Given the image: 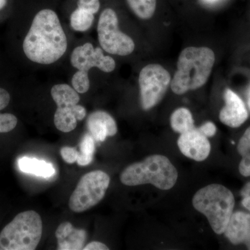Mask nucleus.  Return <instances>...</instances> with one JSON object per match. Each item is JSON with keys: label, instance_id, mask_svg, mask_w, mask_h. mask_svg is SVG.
<instances>
[{"label": "nucleus", "instance_id": "obj_1", "mask_svg": "<svg viewBox=\"0 0 250 250\" xmlns=\"http://www.w3.org/2000/svg\"><path fill=\"white\" fill-rule=\"evenodd\" d=\"M67 47L66 36L57 14L51 9L41 10L23 42L26 57L31 62L49 65L62 58Z\"/></svg>", "mask_w": 250, "mask_h": 250}, {"label": "nucleus", "instance_id": "obj_2", "mask_svg": "<svg viewBox=\"0 0 250 250\" xmlns=\"http://www.w3.org/2000/svg\"><path fill=\"white\" fill-rule=\"evenodd\" d=\"M215 57L207 47H188L179 55L177 69L171 80V89L177 95L203 86L209 78Z\"/></svg>", "mask_w": 250, "mask_h": 250}, {"label": "nucleus", "instance_id": "obj_3", "mask_svg": "<svg viewBox=\"0 0 250 250\" xmlns=\"http://www.w3.org/2000/svg\"><path fill=\"white\" fill-rule=\"evenodd\" d=\"M178 172L168 158L160 154L146 157L140 162L128 166L120 175L121 182L128 187L150 184L160 190L173 188Z\"/></svg>", "mask_w": 250, "mask_h": 250}, {"label": "nucleus", "instance_id": "obj_4", "mask_svg": "<svg viewBox=\"0 0 250 250\" xmlns=\"http://www.w3.org/2000/svg\"><path fill=\"white\" fill-rule=\"evenodd\" d=\"M192 205L195 210L207 217L213 231L221 235L233 214L235 199L228 188L220 184H210L195 194Z\"/></svg>", "mask_w": 250, "mask_h": 250}, {"label": "nucleus", "instance_id": "obj_5", "mask_svg": "<svg viewBox=\"0 0 250 250\" xmlns=\"http://www.w3.org/2000/svg\"><path fill=\"white\" fill-rule=\"evenodd\" d=\"M42 233V219L37 212L18 213L0 233V250H36Z\"/></svg>", "mask_w": 250, "mask_h": 250}, {"label": "nucleus", "instance_id": "obj_6", "mask_svg": "<svg viewBox=\"0 0 250 250\" xmlns=\"http://www.w3.org/2000/svg\"><path fill=\"white\" fill-rule=\"evenodd\" d=\"M110 177L102 170L91 171L82 176L69 200L75 213H82L101 202L110 184Z\"/></svg>", "mask_w": 250, "mask_h": 250}, {"label": "nucleus", "instance_id": "obj_7", "mask_svg": "<svg viewBox=\"0 0 250 250\" xmlns=\"http://www.w3.org/2000/svg\"><path fill=\"white\" fill-rule=\"evenodd\" d=\"M98 40L104 50L118 56H128L134 52L135 43L118 27L116 13L111 9L104 10L98 24Z\"/></svg>", "mask_w": 250, "mask_h": 250}, {"label": "nucleus", "instance_id": "obj_8", "mask_svg": "<svg viewBox=\"0 0 250 250\" xmlns=\"http://www.w3.org/2000/svg\"><path fill=\"white\" fill-rule=\"evenodd\" d=\"M139 86L143 109L148 111L160 103L170 84V73L159 64H149L140 72Z\"/></svg>", "mask_w": 250, "mask_h": 250}, {"label": "nucleus", "instance_id": "obj_9", "mask_svg": "<svg viewBox=\"0 0 250 250\" xmlns=\"http://www.w3.org/2000/svg\"><path fill=\"white\" fill-rule=\"evenodd\" d=\"M70 62L75 68L88 72L92 67H96L104 72H111L116 68L114 59L104 55L100 47L94 48L90 42L79 46L74 49Z\"/></svg>", "mask_w": 250, "mask_h": 250}, {"label": "nucleus", "instance_id": "obj_10", "mask_svg": "<svg viewBox=\"0 0 250 250\" xmlns=\"http://www.w3.org/2000/svg\"><path fill=\"white\" fill-rule=\"evenodd\" d=\"M177 145L184 156L196 161H203L209 156L210 144L207 136L194 128L179 136Z\"/></svg>", "mask_w": 250, "mask_h": 250}, {"label": "nucleus", "instance_id": "obj_11", "mask_svg": "<svg viewBox=\"0 0 250 250\" xmlns=\"http://www.w3.org/2000/svg\"><path fill=\"white\" fill-rule=\"evenodd\" d=\"M224 100L225 106L220 112V121L229 127H239L248 118L244 102L229 88H227L224 92Z\"/></svg>", "mask_w": 250, "mask_h": 250}, {"label": "nucleus", "instance_id": "obj_12", "mask_svg": "<svg viewBox=\"0 0 250 250\" xmlns=\"http://www.w3.org/2000/svg\"><path fill=\"white\" fill-rule=\"evenodd\" d=\"M224 233L233 245L244 243L250 250V214L243 211L233 213Z\"/></svg>", "mask_w": 250, "mask_h": 250}, {"label": "nucleus", "instance_id": "obj_13", "mask_svg": "<svg viewBox=\"0 0 250 250\" xmlns=\"http://www.w3.org/2000/svg\"><path fill=\"white\" fill-rule=\"evenodd\" d=\"M87 126L90 134L97 142H103L108 136H115L118 127L115 120L107 112H93L87 119Z\"/></svg>", "mask_w": 250, "mask_h": 250}, {"label": "nucleus", "instance_id": "obj_14", "mask_svg": "<svg viewBox=\"0 0 250 250\" xmlns=\"http://www.w3.org/2000/svg\"><path fill=\"white\" fill-rule=\"evenodd\" d=\"M55 236L58 241V250H83L87 239L85 230L74 228L69 222H64L59 225Z\"/></svg>", "mask_w": 250, "mask_h": 250}, {"label": "nucleus", "instance_id": "obj_15", "mask_svg": "<svg viewBox=\"0 0 250 250\" xmlns=\"http://www.w3.org/2000/svg\"><path fill=\"white\" fill-rule=\"evenodd\" d=\"M85 116L86 110L81 105L57 106L54 113V125L62 132H70L77 127V121H82Z\"/></svg>", "mask_w": 250, "mask_h": 250}, {"label": "nucleus", "instance_id": "obj_16", "mask_svg": "<svg viewBox=\"0 0 250 250\" xmlns=\"http://www.w3.org/2000/svg\"><path fill=\"white\" fill-rule=\"evenodd\" d=\"M20 170L25 173L32 174L39 177H52L56 173L54 166L45 161L36 158L23 157L18 161Z\"/></svg>", "mask_w": 250, "mask_h": 250}, {"label": "nucleus", "instance_id": "obj_17", "mask_svg": "<svg viewBox=\"0 0 250 250\" xmlns=\"http://www.w3.org/2000/svg\"><path fill=\"white\" fill-rule=\"evenodd\" d=\"M51 95L57 106L78 104L80 100L76 90L64 83L54 85L51 90Z\"/></svg>", "mask_w": 250, "mask_h": 250}, {"label": "nucleus", "instance_id": "obj_18", "mask_svg": "<svg viewBox=\"0 0 250 250\" xmlns=\"http://www.w3.org/2000/svg\"><path fill=\"white\" fill-rule=\"evenodd\" d=\"M170 126L175 132L182 134L195 128L191 112L187 108H179L170 116Z\"/></svg>", "mask_w": 250, "mask_h": 250}, {"label": "nucleus", "instance_id": "obj_19", "mask_svg": "<svg viewBox=\"0 0 250 250\" xmlns=\"http://www.w3.org/2000/svg\"><path fill=\"white\" fill-rule=\"evenodd\" d=\"M237 149L243 158L238 167L240 173L244 177H250V126L240 139Z\"/></svg>", "mask_w": 250, "mask_h": 250}, {"label": "nucleus", "instance_id": "obj_20", "mask_svg": "<svg viewBox=\"0 0 250 250\" xmlns=\"http://www.w3.org/2000/svg\"><path fill=\"white\" fill-rule=\"evenodd\" d=\"M131 11L142 20H149L155 13L156 0H126Z\"/></svg>", "mask_w": 250, "mask_h": 250}, {"label": "nucleus", "instance_id": "obj_21", "mask_svg": "<svg viewBox=\"0 0 250 250\" xmlns=\"http://www.w3.org/2000/svg\"><path fill=\"white\" fill-rule=\"evenodd\" d=\"M80 149L77 164L82 166L89 165L93 161L95 150V139L91 134H86L83 136L80 144Z\"/></svg>", "mask_w": 250, "mask_h": 250}, {"label": "nucleus", "instance_id": "obj_22", "mask_svg": "<svg viewBox=\"0 0 250 250\" xmlns=\"http://www.w3.org/2000/svg\"><path fill=\"white\" fill-rule=\"evenodd\" d=\"M93 21V14L80 8H77L70 16V24L72 29L82 32L89 29Z\"/></svg>", "mask_w": 250, "mask_h": 250}, {"label": "nucleus", "instance_id": "obj_23", "mask_svg": "<svg viewBox=\"0 0 250 250\" xmlns=\"http://www.w3.org/2000/svg\"><path fill=\"white\" fill-rule=\"evenodd\" d=\"M72 85L77 93H86L90 88L88 72L79 70L72 77Z\"/></svg>", "mask_w": 250, "mask_h": 250}, {"label": "nucleus", "instance_id": "obj_24", "mask_svg": "<svg viewBox=\"0 0 250 250\" xmlns=\"http://www.w3.org/2000/svg\"><path fill=\"white\" fill-rule=\"evenodd\" d=\"M18 119L11 113H0V133L12 131L17 125Z\"/></svg>", "mask_w": 250, "mask_h": 250}, {"label": "nucleus", "instance_id": "obj_25", "mask_svg": "<svg viewBox=\"0 0 250 250\" xmlns=\"http://www.w3.org/2000/svg\"><path fill=\"white\" fill-rule=\"evenodd\" d=\"M61 155L67 164H72L77 162L79 152L75 147H63L61 149Z\"/></svg>", "mask_w": 250, "mask_h": 250}, {"label": "nucleus", "instance_id": "obj_26", "mask_svg": "<svg viewBox=\"0 0 250 250\" xmlns=\"http://www.w3.org/2000/svg\"><path fill=\"white\" fill-rule=\"evenodd\" d=\"M100 7L99 0H79L78 8L89 11L92 14L98 13Z\"/></svg>", "mask_w": 250, "mask_h": 250}, {"label": "nucleus", "instance_id": "obj_27", "mask_svg": "<svg viewBox=\"0 0 250 250\" xmlns=\"http://www.w3.org/2000/svg\"><path fill=\"white\" fill-rule=\"evenodd\" d=\"M197 129L207 138L214 136L217 131L216 126L214 123H211V122H207Z\"/></svg>", "mask_w": 250, "mask_h": 250}, {"label": "nucleus", "instance_id": "obj_28", "mask_svg": "<svg viewBox=\"0 0 250 250\" xmlns=\"http://www.w3.org/2000/svg\"><path fill=\"white\" fill-rule=\"evenodd\" d=\"M241 195L243 197L242 205L250 211V182H248L241 190Z\"/></svg>", "mask_w": 250, "mask_h": 250}, {"label": "nucleus", "instance_id": "obj_29", "mask_svg": "<svg viewBox=\"0 0 250 250\" xmlns=\"http://www.w3.org/2000/svg\"><path fill=\"white\" fill-rule=\"evenodd\" d=\"M11 96L7 90L0 88V111L4 109L9 105Z\"/></svg>", "mask_w": 250, "mask_h": 250}, {"label": "nucleus", "instance_id": "obj_30", "mask_svg": "<svg viewBox=\"0 0 250 250\" xmlns=\"http://www.w3.org/2000/svg\"><path fill=\"white\" fill-rule=\"evenodd\" d=\"M109 248H108L106 245L101 243V242L93 241L85 246L83 250H108Z\"/></svg>", "mask_w": 250, "mask_h": 250}, {"label": "nucleus", "instance_id": "obj_31", "mask_svg": "<svg viewBox=\"0 0 250 250\" xmlns=\"http://www.w3.org/2000/svg\"><path fill=\"white\" fill-rule=\"evenodd\" d=\"M6 4H7V0H0V11L4 9Z\"/></svg>", "mask_w": 250, "mask_h": 250}, {"label": "nucleus", "instance_id": "obj_32", "mask_svg": "<svg viewBox=\"0 0 250 250\" xmlns=\"http://www.w3.org/2000/svg\"><path fill=\"white\" fill-rule=\"evenodd\" d=\"M217 1H218V0H202V1L205 2V4H213V3L217 2Z\"/></svg>", "mask_w": 250, "mask_h": 250}, {"label": "nucleus", "instance_id": "obj_33", "mask_svg": "<svg viewBox=\"0 0 250 250\" xmlns=\"http://www.w3.org/2000/svg\"><path fill=\"white\" fill-rule=\"evenodd\" d=\"M248 105L250 111V85L248 91Z\"/></svg>", "mask_w": 250, "mask_h": 250}]
</instances>
